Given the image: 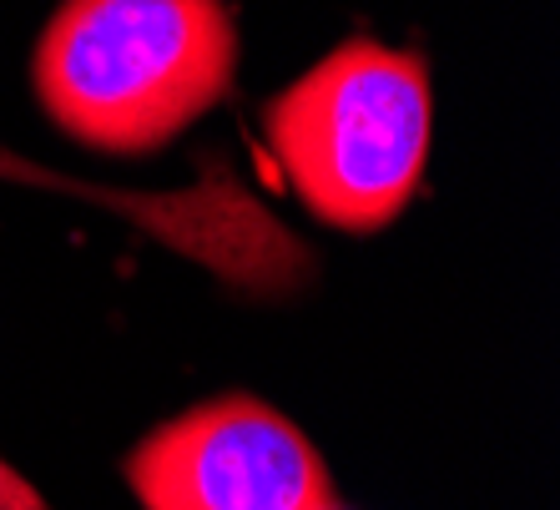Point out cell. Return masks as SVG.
Wrapping results in <instances>:
<instances>
[{
  "label": "cell",
  "mask_w": 560,
  "mask_h": 510,
  "mask_svg": "<svg viewBox=\"0 0 560 510\" xmlns=\"http://www.w3.org/2000/svg\"><path fill=\"white\" fill-rule=\"evenodd\" d=\"M233 66L222 0H66L36 46V92L77 142L152 152L222 102Z\"/></svg>",
  "instance_id": "cell-1"
},
{
  "label": "cell",
  "mask_w": 560,
  "mask_h": 510,
  "mask_svg": "<svg viewBox=\"0 0 560 510\" xmlns=\"http://www.w3.org/2000/svg\"><path fill=\"white\" fill-rule=\"evenodd\" d=\"M268 142L293 193L334 228H384L430 152V71L415 51L349 40L268 106Z\"/></svg>",
  "instance_id": "cell-2"
},
{
  "label": "cell",
  "mask_w": 560,
  "mask_h": 510,
  "mask_svg": "<svg viewBox=\"0 0 560 510\" xmlns=\"http://www.w3.org/2000/svg\"><path fill=\"white\" fill-rule=\"evenodd\" d=\"M127 480L147 510H339L308 434L248 394L167 419L131 450Z\"/></svg>",
  "instance_id": "cell-3"
}]
</instances>
